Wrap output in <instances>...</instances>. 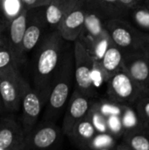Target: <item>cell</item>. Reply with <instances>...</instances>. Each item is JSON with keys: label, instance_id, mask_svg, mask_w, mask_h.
Masks as SVG:
<instances>
[{"label": "cell", "instance_id": "35", "mask_svg": "<svg viewBox=\"0 0 149 150\" xmlns=\"http://www.w3.org/2000/svg\"><path fill=\"white\" fill-rule=\"evenodd\" d=\"M115 150H133L131 148H129L127 145H126L125 143H122V144H119L116 147Z\"/></svg>", "mask_w": 149, "mask_h": 150}, {"label": "cell", "instance_id": "16", "mask_svg": "<svg viewBox=\"0 0 149 150\" xmlns=\"http://www.w3.org/2000/svg\"><path fill=\"white\" fill-rule=\"evenodd\" d=\"M97 131L86 116L79 120L73 127L68 138L80 149L86 150L96 135Z\"/></svg>", "mask_w": 149, "mask_h": 150}, {"label": "cell", "instance_id": "3", "mask_svg": "<svg viewBox=\"0 0 149 150\" xmlns=\"http://www.w3.org/2000/svg\"><path fill=\"white\" fill-rule=\"evenodd\" d=\"M106 84L109 99L120 105H132L149 91L136 83L123 69L113 74Z\"/></svg>", "mask_w": 149, "mask_h": 150}, {"label": "cell", "instance_id": "33", "mask_svg": "<svg viewBox=\"0 0 149 150\" xmlns=\"http://www.w3.org/2000/svg\"><path fill=\"white\" fill-rule=\"evenodd\" d=\"M119 1L128 11L130 10H132L133 7L137 6L138 4H141L142 3V0H119Z\"/></svg>", "mask_w": 149, "mask_h": 150}, {"label": "cell", "instance_id": "24", "mask_svg": "<svg viewBox=\"0 0 149 150\" xmlns=\"http://www.w3.org/2000/svg\"><path fill=\"white\" fill-rule=\"evenodd\" d=\"M120 118L125 133L144 127L136 110L133 109L131 105H124Z\"/></svg>", "mask_w": 149, "mask_h": 150}, {"label": "cell", "instance_id": "15", "mask_svg": "<svg viewBox=\"0 0 149 150\" xmlns=\"http://www.w3.org/2000/svg\"><path fill=\"white\" fill-rule=\"evenodd\" d=\"M45 27L46 23L44 19V13L31 14L30 11H28L27 23L22 42V49L24 54L31 52L38 45Z\"/></svg>", "mask_w": 149, "mask_h": 150}, {"label": "cell", "instance_id": "40", "mask_svg": "<svg viewBox=\"0 0 149 150\" xmlns=\"http://www.w3.org/2000/svg\"><path fill=\"white\" fill-rule=\"evenodd\" d=\"M81 1H82V2H83V3H85V2H87V1H88V0H81Z\"/></svg>", "mask_w": 149, "mask_h": 150}, {"label": "cell", "instance_id": "6", "mask_svg": "<svg viewBox=\"0 0 149 150\" xmlns=\"http://www.w3.org/2000/svg\"><path fill=\"white\" fill-rule=\"evenodd\" d=\"M45 104L38 91L23 77L21 81L20 124L26 135L38 124Z\"/></svg>", "mask_w": 149, "mask_h": 150}, {"label": "cell", "instance_id": "29", "mask_svg": "<svg viewBox=\"0 0 149 150\" xmlns=\"http://www.w3.org/2000/svg\"><path fill=\"white\" fill-rule=\"evenodd\" d=\"M106 122H107V128H108L109 134H111L115 138L124 135L125 130L122 126L120 116H119V115L108 116L106 118Z\"/></svg>", "mask_w": 149, "mask_h": 150}, {"label": "cell", "instance_id": "5", "mask_svg": "<svg viewBox=\"0 0 149 150\" xmlns=\"http://www.w3.org/2000/svg\"><path fill=\"white\" fill-rule=\"evenodd\" d=\"M105 27L113 44L125 52L141 48L142 33L129 23L126 18L113 17L105 19Z\"/></svg>", "mask_w": 149, "mask_h": 150}, {"label": "cell", "instance_id": "41", "mask_svg": "<svg viewBox=\"0 0 149 150\" xmlns=\"http://www.w3.org/2000/svg\"><path fill=\"white\" fill-rule=\"evenodd\" d=\"M0 8H1V0H0Z\"/></svg>", "mask_w": 149, "mask_h": 150}, {"label": "cell", "instance_id": "36", "mask_svg": "<svg viewBox=\"0 0 149 150\" xmlns=\"http://www.w3.org/2000/svg\"><path fill=\"white\" fill-rule=\"evenodd\" d=\"M6 28H7V27L0 21V37L2 36V34H3L6 31Z\"/></svg>", "mask_w": 149, "mask_h": 150}, {"label": "cell", "instance_id": "19", "mask_svg": "<svg viewBox=\"0 0 149 150\" xmlns=\"http://www.w3.org/2000/svg\"><path fill=\"white\" fill-rule=\"evenodd\" d=\"M19 71V66L8 42L6 31L0 37V74Z\"/></svg>", "mask_w": 149, "mask_h": 150}, {"label": "cell", "instance_id": "9", "mask_svg": "<svg viewBox=\"0 0 149 150\" xmlns=\"http://www.w3.org/2000/svg\"><path fill=\"white\" fill-rule=\"evenodd\" d=\"M122 69L144 90H149V60L142 48L125 52Z\"/></svg>", "mask_w": 149, "mask_h": 150}, {"label": "cell", "instance_id": "8", "mask_svg": "<svg viewBox=\"0 0 149 150\" xmlns=\"http://www.w3.org/2000/svg\"><path fill=\"white\" fill-rule=\"evenodd\" d=\"M22 78L20 71L0 74V97L7 113L20 110Z\"/></svg>", "mask_w": 149, "mask_h": 150}, {"label": "cell", "instance_id": "18", "mask_svg": "<svg viewBox=\"0 0 149 150\" xmlns=\"http://www.w3.org/2000/svg\"><path fill=\"white\" fill-rule=\"evenodd\" d=\"M85 3L93 5L106 19L113 17L126 18L129 12L119 0H88Z\"/></svg>", "mask_w": 149, "mask_h": 150}, {"label": "cell", "instance_id": "37", "mask_svg": "<svg viewBox=\"0 0 149 150\" xmlns=\"http://www.w3.org/2000/svg\"><path fill=\"white\" fill-rule=\"evenodd\" d=\"M141 4H142L146 8H148L149 10V0H146V1H144V2H142Z\"/></svg>", "mask_w": 149, "mask_h": 150}, {"label": "cell", "instance_id": "31", "mask_svg": "<svg viewBox=\"0 0 149 150\" xmlns=\"http://www.w3.org/2000/svg\"><path fill=\"white\" fill-rule=\"evenodd\" d=\"M50 1L60 4L63 5V6H66V7L69 8V9H72V8H74L75 6L78 5V4H83L81 0H50Z\"/></svg>", "mask_w": 149, "mask_h": 150}, {"label": "cell", "instance_id": "26", "mask_svg": "<svg viewBox=\"0 0 149 150\" xmlns=\"http://www.w3.org/2000/svg\"><path fill=\"white\" fill-rule=\"evenodd\" d=\"M87 117L92 123L97 133H99V134L108 133L106 117L100 112L96 101H92L90 108L87 114Z\"/></svg>", "mask_w": 149, "mask_h": 150}, {"label": "cell", "instance_id": "17", "mask_svg": "<svg viewBox=\"0 0 149 150\" xmlns=\"http://www.w3.org/2000/svg\"><path fill=\"white\" fill-rule=\"evenodd\" d=\"M124 56L125 51L117 47L115 44L112 43L109 47V48L104 54L102 60L99 62L108 79L113 74L122 69Z\"/></svg>", "mask_w": 149, "mask_h": 150}, {"label": "cell", "instance_id": "25", "mask_svg": "<svg viewBox=\"0 0 149 150\" xmlns=\"http://www.w3.org/2000/svg\"><path fill=\"white\" fill-rule=\"evenodd\" d=\"M128 15L132 17L139 30L149 34V10L148 8L142 4H138L129 11Z\"/></svg>", "mask_w": 149, "mask_h": 150}, {"label": "cell", "instance_id": "13", "mask_svg": "<svg viewBox=\"0 0 149 150\" xmlns=\"http://www.w3.org/2000/svg\"><path fill=\"white\" fill-rule=\"evenodd\" d=\"M85 18L84 3L72 8L59 25L57 31L65 41L74 42L80 35Z\"/></svg>", "mask_w": 149, "mask_h": 150}, {"label": "cell", "instance_id": "1", "mask_svg": "<svg viewBox=\"0 0 149 150\" xmlns=\"http://www.w3.org/2000/svg\"><path fill=\"white\" fill-rule=\"evenodd\" d=\"M64 41L57 30L52 31L40 43L35 57L32 70L33 88L41 97L45 105L53 79L64 54Z\"/></svg>", "mask_w": 149, "mask_h": 150}, {"label": "cell", "instance_id": "20", "mask_svg": "<svg viewBox=\"0 0 149 150\" xmlns=\"http://www.w3.org/2000/svg\"><path fill=\"white\" fill-rule=\"evenodd\" d=\"M80 42L84 46V47L93 58V60L96 62H100L102 60L104 54H105L109 47L113 43L107 31L97 39Z\"/></svg>", "mask_w": 149, "mask_h": 150}, {"label": "cell", "instance_id": "27", "mask_svg": "<svg viewBox=\"0 0 149 150\" xmlns=\"http://www.w3.org/2000/svg\"><path fill=\"white\" fill-rule=\"evenodd\" d=\"M115 146V137L109 133H97L90 142L87 149H99L105 148H113Z\"/></svg>", "mask_w": 149, "mask_h": 150}, {"label": "cell", "instance_id": "38", "mask_svg": "<svg viewBox=\"0 0 149 150\" xmlns=\"http://www.w3.org/2000/svg\"><path fill=\"white\" fill-rule=\"evenodd\" d=\"M93 150H115L113 148H105V149H93Z\"/></svg>", "mask_w": 149, "mask_h": 150}, {"label": "cell", "instance_id": "39", "mask_svg": "<svg viewBox=\"0 0 149 150\" xmlns=\"http://www.w3.org/2000/svg\"><path fill=\"white\" fill-rule=\"evenodd\" d=\"M0 150H10V149H3V148H0Z\"/></svg>", "mask_w": 149, "mask_h": 150}, {"label": "cell", "instance_id": "2", "mask_svg": "<svg viewBox=\"0 0 149 150\" xmlns=\"http://www.w3.org/2000/svg\"><path fill=\"white\" fill-rule=\"evenodd\" d=\"M74 78V57L71 52L63 54L53 79L47 102L45 105L43 120L54 121L61 116L71 96Z\"/></svg>", "mask_w": 149, "mask_h": 150}, {"label": "cell", "instance_id": "28", "mask_svg": "<svg viewBox=\"0 0 149 150\" xmlns=\"http://www.w3.org/2000/svg\"><path fill=\"white\" fill-rule=\"evenodd\" d=\"M136 112L146 129L149 130V91L142 96L136 103Z\"/></svg>", "mask_w": 149, "mask_h": 150}, {"label": "cell", "instance_id": "42", "mask_svg": "<svg viewBox=\"0 0 149 150\" xmlns=\"http://www.w3.org/2000/svg\"><path fill=\"white\" fill-rule=\"evenodd\" d=\"M144 1H146V0H142V2H144Z\"/></svg>", "mask_w": 149, "mask_h": 150}, {"label": "cell", "instance_id": "32", "mask_svg": "<svg viewBox=\"0 0 149 150\" xmlns=\"http://www.w3.org/2000/svg\"><path fill=\"white\" fill-rule=\"evenodd\" d=\"M141 47L142 50L145 52L146 55L149 60V34L146 33H142L141 40Z\"/></svg>", "mask_w": 149, "mask_h": 150}, {"label": "cell", "instance_id": "30", "mask_svg": "<svg viewBox=\"0 0 149 150\" xmlns=\"http://www.w3.org/2000/svg\"><path fill=\"white\" fill-rule=\"evenodd\" d=\"M25 8L28 11L32 9H40L46 7L51 1L50 0H21Z\"/></svg>", "mask_w": 149, "mask_h": 150}, {"label": "cell", "instance_id": "21", "mask_svg": "<svg viewBox=\"0 0 149 150\" xmlns=\"http://www.w3.org/2000/svg\"><path fill=\"white\" fill-rule=\"evenodd\" d=\"M44 9V19L46 25L52 28V31L57 30L59 25L64 18L65 15L71 10L60 4L50 2Z\"/></svg>", "mask_w": 149, "mask_h": 150}, {"label": "cell", "instance_id": "7", "mask_svg": "<svg viewBox=\"0 0 149 150\" xmlns=\"http://www.w3.org/2000/svg\"><path fill=\"white\" fill-rule=\"evenodd\" d=\"M61 132L55 122L43 120L25 135L23 150L53 149L59 143Z\"/></svg>", "mask_w": 149, "mask_h": 150}, {"label": "cell", "instance_id": "12", "mask_svg": "<svg viewBox=\"0 0 149 150\" xmlns=\"http://www.w3.org/2000/svg\"><path fill=\"white\" fill-rule=\"evenodd\" d=\"M27 16L28 10L25 8L18 17L9 23L6 28V35L9 45L19 67L23 63L25 56L22 49V42L27 23Z\"/></svg>", "mask_w": 149, "mask_h": 150}, {"label": "cell", "instance_id": "22", "mask_svg": "<svg viewBox=\"0 0 149 150\" xmlns=\"http://www.w3.org/2000/svg\"><path fill=\"white\" fill-rule=\"evenodd\" d=\"M125 144L133 150H149V130L145 127L126 132Z\"/></svg>", "mask_w": 149, "mask_h": 150}, {"label": "cell", "instance_id": "4", "mask_svg": "<svg viewBox=\"0 0 149 150\" xmlns=\"http://www.w3.org/2000/svg\"><path fill=\"white\" fill-rule=\"evenodd\" d=\"M73 49L75 89L83 95L93 98L97 95V89L92 79L94 60L78 40L74 41Z\"/></svg>", "mask_w": 149, "mask_h": 150}, {"label": "cell", "instance_id": "34", "mask_svg": "<svg viewBox=\"0 0 149 150\" xmlns=\"http://www.w3.org/2000/svg\"><path fill=\"white\" fill-rule=\"evenodd\" d=\"M5 114H7V112H6L5 109H4V106L3 101H2L1 97H0V119H1L4 115H5Z\"/></svg>", "mask_w": 149, "mask_h": 150}, {"label": "cell", "instance_id": "10", "mask_svg": "<svg viewBox=\"0 0 149 150\" xmlns=\"http://www.w3.org/2000/svg\"><path fill=\"white\" fill-rule=\"evenodd\" d=\"M91 103L92 100L90 98L83 95L76 89H74L66 105V112L61 127L62 133L67 137L69 136L74 126L87 116Z\"/></svg>", "mask_w": 149, "mask_h": 150}, {"label": "cell", "instance_id": "11", "mask_svg": "<svg viewBox=\"0 0 149 150\" xmlns=\"http://www.w3.org/2000/svg\"><path fill=\"white\" fill-rule=\"evenodd\" d=\"M25 134L13 114L7 113L0 119V148L23 150Z\"/></svg>", "mask_w": 149, "mask_h": 150}, {"label": "cell", "instance_id": "23", "mask_svg": "<svg viewBox=\"0 0 149 150\" xmlns=\"http://www.w3.org/2000/svg\"><path fill=\"white\" fill-rule=\"evenodd\" d=\"M25 6L21 0H1L0 21L7 27L9 23L18 17Z\"/></svg>", "mask_w": 149, "mask_h": 150}, {"label": "cell", "instance_id": "14", "mask_svg": "<svg viewBox=\"0 0 149 150\" xmlns=\"http://www.w3.org/2000/svg\"><path fill=\"white\" fill-rule=\"evenodd\" d=\"M85 18L82 31L77 38L80 41L90 40L100 37L106 30L105 27V18L102 13L89 3H84Z\"/></svg>", "mask_w": 149, "mask_h": 150}]
</instances>
